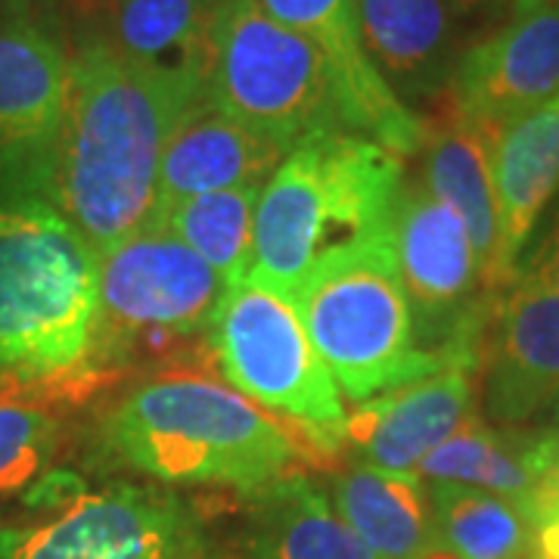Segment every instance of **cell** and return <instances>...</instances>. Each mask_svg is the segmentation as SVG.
<instances>
[{"label": "cell", "mask_w": 559, "mask_h": 559, "mask_svg": "<svg viewBox=\"0 0 559 559\" xmlns=\"http://www.w3.org/2000/svg\"><path fill=\"white\" fill-rule=\"evenodd\" d=\"M200 97V79L128 60L100 38L79 40L38 200L97 255L134 237L156 212L165 143Z\"/></svg>", "instance_id": "cell-1"}, {"label": "cell", "mask_w": 559, "mask_h": 559, "mask_svg": "<svg viewBox=\"0 0 559 559\" xmlns=\"http://www.w3.org/2000/svg\"><path fill=\"white\" fill-rule=\"evenodd\" d=\"M100 436L116 463L162 485H224L249 498L305 466L330 469L342 451L187 360L134 382L103 417Z\"/></svg>", "instance_id": "cell-2"}, {"label": "cell", "mask_w": 559, "mask_h": 559, "mask_svg": "<svg viewBox=\"0 0 559 559\" xmlns=\"http://www.w3.org/2000/svg\"><path fill=\"white\" fill-rule=\"evenodd\" d=\"M100 255L44 200L0 205V399H84L97 367Z\"/></svg>", "instance_id": "cell-3"}, {"label": "cell", "mask_w": 559, "mask_h": 559, "mask_svg": "<svg viewBox=\"0 0 559 559\" xmlns=\"http://www.w3.org/2000/svg\"><path fill=\"white\" fill-rule=\"evenodd\" d=\"M404 159L355 131L301 140L261 187L255 274L296 293L320 261L385 240L404 190Z\"/></svg>", "instance_id": "cell-4"}, {"label": "cell", "mask_w": 559, "mask_h": 559, "mask_svg": "<svg viewBox=\"0 0 559 559\" xmlns=\"http://www.w3.org/2000/svg\"><path fill=\"white\" fill-rule=\"evenodd\" d=\"M293 301L342 399L355 404L419 380L444 364H476V342L444 352H426L417 342V320L401 286L392 234L320 261L301 280Z\"/></svg>", "instance_id": "cell-5"}, {"label": "cell", "mask_w": 559, "mask_h": 559, "mask_svg": "<svg viewBox=\"0 0 559 559\" xmlns=\"http://www.w3.org/2000/svg\"><path fill=\"white\" fill-rule=\"evenodd\" d=\"M227 283L212 264L150 221L100 255L97 367L112 382L128 364L178 358L209 340Z\"/></svg>", "instance_id": "cell-6"}, {"label": "cell", "mask_w": 559, "mask_h": 559, "mask_svg": "<svg viewBox=\"0 0 559 559\" xmlns=\"http://www.w3.org/2000/svg\"><path fill=\"white\" fill-rule=\"evenodd\" d=\"M205 94L286 150L326 131H348L323 57L255 0L224 3L205 66Z\"/></svg>", "instance_id": "cell-7"}, {"label": "cell", "mask_w": 559, "mask_h": 559, "mask_svg": "<svg viewBox=\"0 0 559 559\" xmlns=\"http://www.w3.org/2000/svg\"><path fill=\"white\" fill-rule=\"evenodd\" d=\"M221 377L277 417L345 444L348 411L289 293L255 271L227 286L209 340Z\"/></svg>", "instance_id": "cell-8"}, {"label": "cell", "mask_w": 559, "mask_h": 559, "mask_svg": "<svg viewBox=\"0 0 559 559\" xmlns=\"http://www.w3.org/2000/svg\"><path fill=\"white\" fill-rule=\"evenodd\" d=\"M197 547L200 525L178 495L128 481L0 525V559H193Z\"/></svg>", "instance_id": "cell-9"}, {"label": "cell", "mask_w": 559, "mask_h": 559, "mask_svg": "<svg viewBox=\"0 0 559 559\" xmlns=\"http://www.w3.org/2000/svg\"><path fill=\"white\" fill-rule=\"evenodd\" d=\"M69 87V50L32 7L0 16V200H38Z\"/></svg>", "instance_id": "cell-10"}, {"label": "cell", "mask_w": 559, "mask_h": 559, "mask_svg": "<svg viewBox=\"0 0 559 559\" xmlns=\"http://www.w3.org/2000/svg\"><path fill=\"white\" fill-rule=\"evenodd\" d=\"M264 13L299 32L318 50L336 87L342 121L348 131L377 140L385 150L414 156L426 140V119L395 97L380 69L373 66L364 32L358 0H255Z\"/></svg>", "instance_id": "cell-11"}, {"label": "cell", "mask_w": 559, "mask_h": 559, "mask_svg": "<svg viewBox=\"0 0 559 559\" xmlns=\"http://www.w3.org/2000/svg\"><path fill=\"white\" fill-rule=\"evenodd\" d=\"M448 109L500 131L559 97V0L510 20L463 50L448 84Z\"/></svg>", "instance_id": "cell-12"}, {"label": "cell", "mask_w": 559, "mask_h": 559, "mask_svg": "<svg viewBox=\"0 0 559 559\" xmlns=\"http://www.w3.org/2000/svg\"><path fill=\"white\" fill-rule=\"evenodd\" d=\"M473 367V360H454L358 404L345 423V444L358 448L360 463L417 476L423 457L476 414Z\"/></svg>", "instance_id": "cell-13"}, {"label": "cell", "mask_w": 559, "mask_h": 559, "mask_svg": "<svg viewBox=\"0 0 559 559\" xmlns=\"http://www.w3.org/2000/svg\"><path fill=\"white\" fill-rule=\"evenodd\" d=\"M392 252L411 311L423 333H436V323L466 320L463 301L479 286V259L469 230L451 205L436 200L423 183H404L395 218Z\"/></svg>", "instance_id": "cell-14"}, {"label": "cell", "mask_w": 559, "mask_h": 559, "mask_svg": "<svg viewBox=\"0 0 559 559\" xmlns=\"http://www.w3.org/2000/svg\"><path fill=\"white\" fill-rule=\"evenodd\" d=\"M286 153L289 150L283 143L234 119L205 94L180 116L165 143L153 221L193 197L264 187Z\"/></svg>", "instance_id": "cell-15"}, {"label": "cell", "mask_w": 559, "mask_h": 559, "mask_svg": "<svg viewBox=\"0 0 559 559\" xmlns=\"http://www.w3.org/2000/svg\"><path fill=\"white\" fill-rule=\"evenodd\" d=\"M491 419L516 426L559 404V293L516 277L485 370Z\"/></svg>", "instance_id": "cell-16"}, {"label": "cell", "mask_w": 559, "mask_h": 559, "mask_svg": "<svg viewBox=\"0 0 559 559\" xmlns=\"http://www.w3.org/2000/svg\"><path fill=\"white\" fill-rule=\"evenodd\" d=\"M559 190V97L507 121L495 134L498 252L488 289L516 280L520 255L540 212Z\"/></svg>", "instance_id": "cell-17"}, {"label": "cell", "mask_w": 559, "mask_h": 559, "mask_svg": "<svg viewBox=\"0 0 559 559\" xmlns=\"http://www.w3.org/2000/svg\"><path fill=\"white\" fill-rule=\"evenodd\" d=\"M373 66L404 106L444 94L457 69V13L448 0H358Z\"/></svg>", "instance_id": "cell-18"}, {"label": "cell", "mask_w": 559, "mask_h": 559, "mask_svg": "<svg viewBox=\"0 0 559 559\" xmlns=\"http://www.w3.org/2000/svg\"><path fill=\"white\" fill-rule=\"evenodd\" d=\"M419 183L457 212L479 259V286L488 289L498 252L495 197V134L479 121L448 109L441 121H426Z\"/></svg>", "instance_id": "cell-19"}, {"label": "cell", "mask_w": 559, "mask_h": 559, "mask_svg": "<svg viewBox=\"0 0 559 559\" xmlns=\"http://www.w3.org/2000/svg\"><path fill=\"white\" fill-rule=\"evenodd\" d=\"M330 491L336 513L377 559H429L439 554L432 500L419 476L358 463L333 473Z\"/></svg>", "instance_id": "cell-20"}, {"label": "cell", "mask_w": 559, "mask_h": 559, "mask_svg": "<svg viewBox=\"0 0 559 559\" xmlns=\"http://www.w3.org/2000/svg\"><path fill=\"white\" fill-rule=\"evenodd\" d=\"M227 0H119L103 28L116 53L205 84L212 35Z\"/></svg>", "instance_id": "cell-21"}, {"label": "cell", "mask_w": 559, "mask_h": 559, "mask_svg": "<svg viewBox=\"0 0 559 559\" xmlns=\"http://www.w3.org/2000/svg\"><path fill=\"white\" fill-rule=\"evenodd\" d=\"M252 559H377L314 481L286 476L255 495Z\"/></svg>", "instance_id": "cell-22"}, {"label": "cell", "mask_w": 559, "mask_h": 559, "mask_svg": "<svg viewBox=\"0 0 559 559\" xmlns=\"http://www.w3.org/2000/svg\"><path fill=\"white\" fill-rule=\"evenodd\" d=\"M532 444L507 429L485 426L476 414L460 426L451 439H444L417 466V476L426 481L466 485L488 495H500L525 510L532 495ZM528 516V513H525Z\"/></svg>", "instance_id": "cell-23"}, {"label": "cell", "mask_w": 559, "mask_h": 559, "mask_svg": "<svg viewBox=\"0 0 559 559\" xmlns=\"http://www.w3.org/2000/svg\"><path fill=\"white\" fill-rule=\"evenodd\" d=\"M432 520L441 554L454 559H522L532 547V520L516 500L466 485L436 481Z\"/></svg>", "instance_id": "cell-24"}, {"label": "cell", "mask_w": 559, "mask_h": 559, "mask_svg": "<svg viewBox=\"0 0 559 559\" xmlns=\"http://www.w3.org/2000/svg\"><path fill=\"white\" fill-rule=\"evenodd\" d=\"M259 197L261 187L218 190L178 202L156 221L187 242L205 264H212L227 286H234L255 271Z\"/></svg>", "instance_id": "cell-25"}, {"label": "cell", "mask_w": 559, "mask_h": 559, "mask_svg": "<svg viewBox=\"0 0 559 559\" xmlns=\"http://www.w3.org/2000/svg\"><path fill=\"white\" fill-rule=\"evenodd\" d=\"M60 444V419L44 404L0 399V498L16 495L50 463Z\"/></svg>", "instance_id": "cell-26"}, {"label": "cell", "mask_w": 559, "mask_h": 559, "mask_svg": "<svg viewBox=\"0 0 559 559\" xmlns=\"http://www.w3.org/2000/svg\"><path fill=\"white\" fill-rule=\"evenodd\" d=\"M532 495L525 503V513L532 525L540 520L559 516V432H550L532 444Z\"/></svg>", "instance_id": "cell-27"}, {"label": "cell", "mask_w": 559, "mask_h": 559, "mask_svg": "<svg viewBox=\"0 0 559 559\" xmlns=\"http://www.w3.org/2000/svg\"><path fill=\"white\" fill-rule=\"evenodd\" d=\"M516 277L535 280L540 286L559 293V212L554 224L547 227V234L535 246V252L516 267Z\"/></svg>", "instance_id": "cell-28"}, {"label": "cell", "mask_w": 559, "mask_h": 559, "mask_svg": "<svg viewBox=\"0 0 559 559\" xmlns=\"http://www.w3.org/2000/svg\"><path fill=\"white\" fill-rule=\"evenodd\" d=\"M53 3L62 20L72 25L79 40H91L100 38L119 0H53Z\"/></svg>", "instance_id": "cell-29"}, {"label": "cell", "mask_w": 559, "mask_h": 559, "mask_svg": "<svg viewBox=\"0 0 559 559\" xmlns=\"http://www.w3.org/2000/svg\"><path fill=\"white\" fill-rule=\"evenodd\" d=\"M532 559H559V516L540 520L532 528Z\"/></svg>", "instance_id": "cell-30"}, {"label": "cell", "mask_w": 559, "mask_h": 559, "mask_svg": "<svg viewBox=\"0 0 559 559\" xmlns=\"http://www.w3.org/2000/svg\"><path fill=\"white\" fill-rule=\"evenodd\" d=\"M451 3V10L457 13V16H473V13H479L481 7H488V3H495V0H448Z\"/></svg>", "instance_id": "cell-31"}, {"label": "cell", "mask_w": 559, "mask_h": 559, "mask_svg": "<svg viewBox=\"0 0 559 559\" xmlns=\"http://www.w3.org/2000/svg\"><path fill=\"white\" fill-rule=\"evenodd\" d=\"M544 3H550V0H510V20L525 16V13L538 10V7H544Z\"/></svg>", "instance_id": "cell-32"}, {"label": "cell", "mask_w": 559, "mask_h": 559, "mask_svg": "<svg viewBox=\"0 0 559 559\" xmlns=\"http://www.w3.org/2000/svg\"><path fill=\"white\" fill-rule=\"evenodd\" d=\"M25 7H32V3L28 0H0V16H7L13 10H25Z\"/></svg>", "instance_id": "cell-33"}, {"label": "cell", "mask_w": 559, "mask_h": 559, "mask_svg": "<svg viewBox=\"0 0 559 559\" xmlns=\"http://www.w3.org/2000/svg\"><path fill=\"white\" fill-rule=\"evenodd\" d=\"M429 559H454V557H448V554H441V550H439V554H432Z\"/></svg>", "instance_id": "cell-34"}, {"label": "cell", "mask_w": 559, "mask_h": 559, "mask_svg": "<svg viewBox=\"0 0 559 559\" xmlns=\"http://www.w3.org/2000/svg\"><path fill=\"white\" fill-rule=\"evenodd\" d=\"M193 559H200V557H193Z\"/></svg>", "instance_id": "cell-35"}]
</instances>
